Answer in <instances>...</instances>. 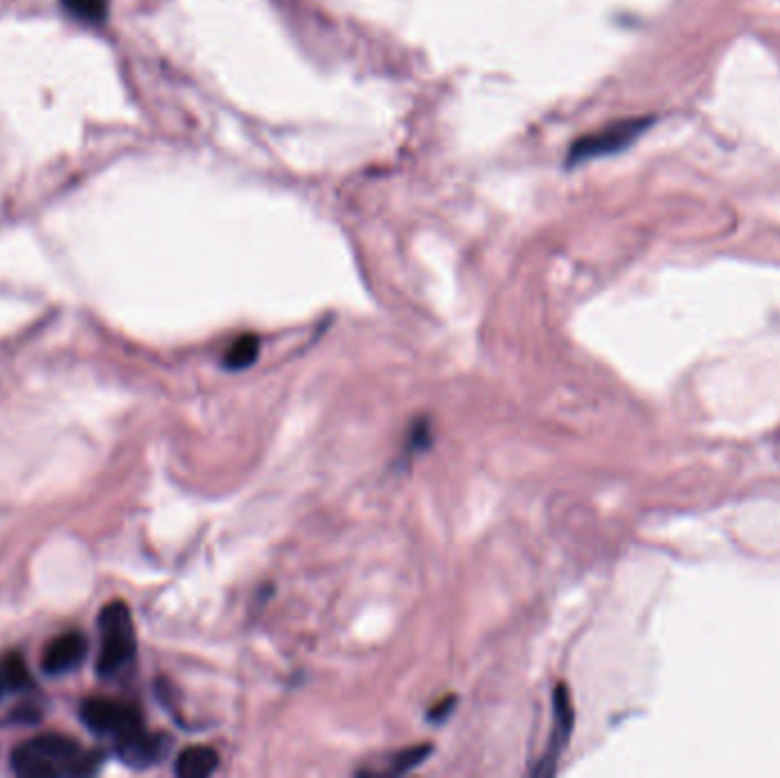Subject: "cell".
<instances>
[{"instance_id": "cell-7", "label": "cell", "mask_w": 780, "mask_h": 778, "mask_svg": "<svg viewBox=\"0 0 780 778\" xmlns=\"http://www.w3.org/2000/svg\"><path fill=\"white\" fill-rule=\"evenodd\" d=\"M87 658V639L80 633H65L55 637L42 653V671L46 676H62L74 671Z\"/></svg>"}, {"instance_id": "cell-4", "label": "cell", "mask_w": 780, "mask_h": 778, "mask_svg": "<svg viewBox=\"0 0 780 778\" xmlns=\"http://www.w3.org/2000/svg\"><path fill=\"white\" fill-rule=\"evenodd\" d=\"M80 720L89 731L114 739L144 728L142 712L135 705L106 697L85 699L80 705Z\"/></svg>"}, {"instance_id": "cell-11", "label": "cell", "mask_w": 780, "mask_h": 778, "mask_svg": "<svg viewBox=\"0 0 780 778\" xmlns=\"http://www.w3.org/2000/svg\"><path fill=\"white\" fill-rule=\"evenodd\" d=\"M62 6L76 19L89 23H101L108 14V0H62Z\"/></svg>"}, {"instance_id": "cell-3", "label": "cell", "mask_w": 780, "mask_h": 778, "mask_svg": "<svg viewBox=\"0 0 780 778\" xmlns=\"http://www.w3.org/2000/svg\"><path fill=\"white\" fill-rule=\"evenodd\" d=\"M652 121H655L652 117L620 119L596 133H589V135L580 138L578 142H573L567 163L578 165V163H586V161H594V158H605V155L628 149L650 129Z\"/></svg>"}, {"instance_id": "cell-5", "label": "cell", "mask_w": 780, "mask_h": 778, "mask_svg": "<svg viewBox=\"0 0 780 778\" xmlns=\"http://www.w3.org/2000/svg\"><path fill=\"white\" fill-rule=\"evenodd\" d=\"M552 705H554V722H552V731L548 737L546 752H543L541 760L537 763V767L532 769L535 776H552L557 771V763L569 746V739L573 733L575 710H573L567 684H557V690L552 694Z\"/></svg>"}, {"instance_id": "cell-1", "label": "cell", "mask_w": 780, "mask_h": 778, "mask_svg": "<svg viewBox=\"0 0 780 778\" xmlns=\"http://www.w3.org/2000/svg\"><path fill=\"white\" fill-rule=\"evenodd\" d=\"M101 758L97 752H83L69 735L48 733L21 744L12 754V767L28 778L85 776L101 765Z\"/></svg>"}, {"instance_id": "cell-13", "label": "cell", "mask_w": 780, "mask_h": 778, "mask_svg": "<svg viewBox=\"0 0 780 778\" xmlns=\"http://www.w3.org/2000/svg\"><path fill=\"white\" fill-rule=\"evenodd\" d=\"M454 703H457V697H448V699H443V701H439V703H436L433 708H431V712H429V720L431 722H446L448 717H450V712L454 710Z\"/></svg>"}, {"instance_id": "cell-10", "label": "cell", "mask_w": 780, "mask_h": 778, "mask_svg": "<svg viewBox=\"0 0 780 778\" xmlns=\"http://www.w3.org/2000/svg\"><path fill=\"white\" fill-rule=\"evenodd\" d=\"M431 744H416V746H409V749H404L399 754H395L386 767L384 774H391V776H402V774H409L414 769H418L429 756H431Z\"/></svg>"}, {"instance_id": "cell-12", "label": "cell", "mask_w": 780, "mask_h": 778, "mask_svg": "<svg viewBox=\"0 0 780 778\" xmlns=\"http://www.w3.org/2000/svg\"><path fill=\"white\" fill-rule=\"evenodd\" d=\"M0 669H3V676H6V680H8V688H10V690H28L30 684H33V678H30L28 667H25V662L21 660V656H10V658H6V662L0 665Z\"/></svg>"}, {"instance_id": "cell-9", "label": "cell", "mask_w": 780, "mask_h": 778, "mask_svg": "<svg viewBox=\"0 0 780 778\" xmlns=\"http://www.w3.org/2000/svg\"><path fill=\"white\" fill-rule=\"evenodd\" d=\"M261 354V340L256 333H244L240 336L233 346L229 348V352L224 354V365L233 372L238 370H246L249 365H254L256 359Z\"/></svg>"}, {"instance_id": "cell-8", "label": "cell", "mask_w": 780, "mask_h": 778, "mask_svg": "<svg viewBox=\"0 0 780 778\" xmlns=\"http://www.w3.org/2000/svg\"><path fill=\"white\" fill-rule=\"evenodd\" d=\"M220 767V754L212 746H187L176 758L174 771L180 778H206Z\"/></svg>"}, {"instance_id": "cell-14", "label": "cell", "mask_w": 780, "mask_h": 778, "mask_svg": "<svg viewBox=\"0 0 780 778\" xmlns=\"http://www.w3.org/2000/svg\"><path fill=\"white\" fill-rule=\"evenodd\" d=\"M8 690H10V688H8V680H6V676H3V669H0V699L6 697Z\"/></svg>"}, {"instance_id": "cell-2", "label": "cell", "mask_w": 780, "mask_h": 778, "mask_svg": "<svg viewBox=\"0 0 780 778\" xmlns=\"http://www.w3.org/2000/svg\"><path fill=\"white\" fill-rule=\"evenodd\" d=\"M101 650L97 658L99 676H114L123 667H129L135 658V626L127 603L114 601L103 607L99 616Z\"/></svg>"}, {"instance_id": "cell-6", "label": "cell", "mask_w": 780, "mask_h": 778, "mask_svg": "<svg viewBox=\"0 0 780 778\" xmlns=\"http://www.w3.org/2000/svg\"><path fill=\"white\" fill-rule=\"evenodd\" d=\"M169 749V739L158 733H149L146 728H140L127 737L117 739V756L121 763H127L135 769L151 767L155 763H161Z\"/></svg>"}]
</instances>
